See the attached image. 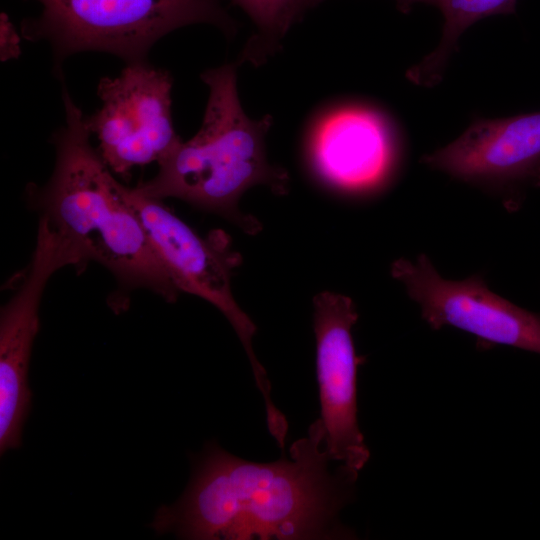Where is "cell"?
I'll return each instance as SVG.
<instances>
[{
	"label": "cell",
	"mask_w": 540,
	"mask_h": 540,
	"mask_svg": "<svg viewBox=\"0 0 540 540\" xmlns=\"http://www.w3.org/2000/svg\"><path fill=\"white\" fill-rule=\"evenodd\" d=\"M289 453L257 463L208 444L182 497L161 506L151 527L193 540L354 538L339 514L354 496L358 472L342 464L329 469L320 418Z\"/></svg>",
	"instance_id": "cell-1"
},
{
	"label": "cell",
	"mask_w": 540,
	"mask_h": 540,
	"mask_svg": "<svg viewBox=\"0 0 540 540\" xmlns=\"http://www.w3.org/2000/svg\"><path fill=\"white\" fill-rule=\"evenodd\" d=\"M62 97L65 123L52 136L55 166L32 195L40 217L76 246L87 264L103 265L122 287L144 288L175 302L180 291L122 184L92 147L85 116L65 85Z\"/></svg>",
	"instance_id": "cell-2"
},
{
	"label": "cell",
	"mask_w": 540,
	"mask_h": 540,
	"mask_svg": "<svg viewBox=\"0 0 540 540\" xmlns=\"http://www.w3.org/2000/svg\"><path fill=\"white\" fill-rule=\"evenodd\" d=\"M201 78L209 96L200 129L158 163L153 178L134 189L148 198L183 200L256 234L261 223L239 209L242 195L257 185L277 195L289 189L287 171L271 164L266 155L271 116L253 119L245 113L234 65L206 70Z\"/></svg>",
	"instance_id": "cell-3"
},
{
	"label": "cell",
	"mask_w": 540,
	"mask_h": 540,
	"mask_svg": "<svg viewBox=\"0 0 540 540\" xmlns=\"http://www.w3.org/2000/svg\"><path fill=\"white\" fill-rule=\"evenodd\" d=\"M42 9L22 22L25 39L50 44L53 70L80 52H105L126 64L148 61L156 42L196 23L226 24L216 0H36Z\"/></svg>",
	"instance_id": "cell-4"
},
{
	"label": "cell",
	"mask_w": 540,
	"mask_h": 540,
	"mask_svg": "<svg viewBox=\"0 0 540 540\" xmlns=\"http://www.w3.org/2000/svg\"><path fill=\"white\" fill-rule=\"evenodd\" d=\"M122 192L137 212L178 290L205 299L230 322L248 356L265 409L273 412L276 406L271 398V383L252 345L256 325L237 304L231 290L232 273L242 258L233 249L228 234L213 230L201 236L161 200L148 198L123 185Z\"/></svg>",
	"instance_id": "cell-5"
},
{
	"label": "cell",
	"mask_w": 540,
	"mask_h": 540,
	"mask_svg": "<svg viewBox=\"0 0 540 540\" xmlns=\"http://www.w3.org/2000/svg\"><path fill=\"white\" fill-rule=\"evenodd\" d=\"M173 80L168 71L148 63L126 64L114 78L98 84L101 107L85 116L90 134L108 168L119 175L159 163L182 141L171 112Z\"/></svg>",
	"instance_id": "cell-6"
},
{
	"label": "cell",
	"mask_w": 540,
	"mask_h": 540,
	"mask_svg": "<svg viewBox=\"0 0 540 540\" xmlns=\"http://www.w3.org/2000/svg\"><path fill=\"white\" fill-rule=\"evenodd\" d=\"M83 270L79 250L46 218L40 217L36 247L13 296L0 315V452L21 446L22 428L31 407L28 374L39 306L47 282L59 269Z\"/></svg>",
	"instance_id": "cell-7"
},
{
	"label": "cell",
	"mask_w": 540,
	"mask_h": 540,
	"mask_svg": "<svg viewBox=\"0 0 540 540\" xmlns=\"http://www.w3.org/2000/svg\"><path fill=\"white\" fill-rule=\"evenodd\" d=\"M432 329L451 326L480 343L506 345L540 354V314L523 309L492 292L480 275L444 279L425 254L415 262L400 258L391 265Z\"/></svg>",
	"instance_id": "cell-8"
},
{
	"label": "cell",
	"mask_w": 540,
	"mask_h": 540,
	"mask_svg": "<svg viewBox=\"0 0 540 540\" xmlns=\"http://www.w3.org/2000/svg\"><path fill=\"white\" fill-rule=\"evenodd\" d=\"M316 375L325 447L331 461L358 472L369 460L358 423L357 371L352 328L358 320L348 296L324 291L313 299Z\"/></svg>",
	"instance_id": "cell-9"
},
{
	"label": "cell",
	"mask_w": 540,
	"mask_h": 540,
	"mask_svg": "<svg viewBox=\"0 0 540 540\" xmlns=\"http://www.w3.org/2000/svg\"><path fill=\"white\" fill-rule=\"evenodd\" d=\"M422 162L453 178L496 189L540 188V111L477 119Z\"/></svg>",
	"instance_id": "cell-10"
},
{
	"label": "cell",
	"mask_w": 540,
	"mask_h": 540,
	"mask_svg": "<svg viewBox=\"0 0 540 540\" xmlns=\"http://www.w3.org/2000/svg\"><path fill=\"white\" fill-rule=\"evenodd\" d=\"M394 144L385 120L375 111L350 107L331 114L316 131L311 158L326 182L345 190H365L389 172Z\"/></svg>",
	"instance_id": "cell-11"
},
{
	"label": "cell",
	"mask_w": 540,
	"mask_h": 540,
	"mask_svg": "<svg viewBox=\"0 0 540 540\" xmlns=\"http://www.w3.org/2000/svg\"><path fill=\"white\" fill-rule=\"evenodd\" d=\"M517 0H438L443 15L439 45L407 71V78L421 86H433L442 78L447 61L460 36L474 23L486 17L514 13Z\"/></svg>",
	"instance_id": "cell-12"
},
{
	"label": "cell",
	"mask_w": 540,
	"mask_h": 540,
	"mask_svg": "<svg viewBox=\"0 0 540 540\" xmlns=\"http://www.w3.org/2000/svg\"><path fill=\"white\" fill-rule=\"evenodd\" d=\"M242 8L268 37L284 33L303 9L302 0H231Z\"/></svg>",
	"instance_id": "cell-13"
},
{
	"label": "cell",
	"mask_w": 540,
	"mask_h": 540,
	"mask_svg": "<svg viewBox=\"0 0 540 540\" xmlns=\"http://www.w3.org/2000/svg\"><path fill=\"white\" fill-rule=\"evenodd\" d=\"M21 53L20 36L4 12L0 15V59L9 61L19 57Z\"/></svg>",
	"instance_id": "cell-14"
},
{
	"label": "cell",
	"mask_w": 540,
	"mask_h": 540,
	"mask_svg": "<svg viewBox=\"0 0 540 540\" xmlns=\"http://www.w3.org/2000/svg\"><path fill=\"white\" fill-rule=\"evenodd\" d=\"M401 7L408 9L414 3H428L437 5L438 0H397Z\"/></svg>",
	"instance_id": "cell-15"
},
{
	"label": "cell",
	"mask_w": 540,
	"mask_h": 540,
	"mask_svg": "<svg viewBox=\"0 0 540 540\" xmlns=\"http://www.w3.org/2000/svg\"><path fill=\"white\" fill-rule=\"evenodd\" d=\"M316 1H318V0H302L303 8L306 7V6H308V5L311 4V3L316 2Z\"/></svg>",
	"instance_id": "cell-16"
}]
</instances>
